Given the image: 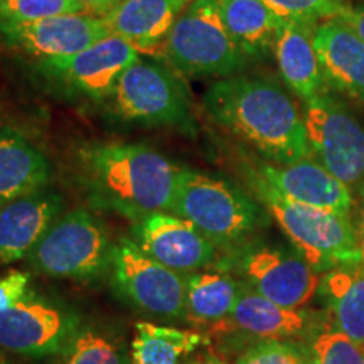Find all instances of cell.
<instances>
[{"label":"cell","instance_id":"ba28073f","mask_svg":"<svg viewBox=\"0 0 364 364\" xmlns=\"http://www.w3.org/2000/svg\"><path fill=\"white\" fill-rule=\"evenodd\" d=\"M110 270L113 287L132 306L161 317L188 316V275L152 260L132 238L113 248Z\"/></svg>","mask_w":364,"mask_h":364},{"label":"cell","instance_id":"ac0fdd59","mask_svg":"<svg viewBox=\"0 0 364 364\" xmlns=\"http://www.w3.org/2000/svg\"><path fill=\"white\" fill-rule=\"evenodd\" d=\"M314 22L282 21L275 38V58L284 81L304 102L327 91L314 48Z\"/></svg>","mask_w":364,"mask_h":364},{"label":"cell","instance_id":"6da1fadb","mask_svg":"<svg viewBox=\"0 0 364 364\" xmlns=\"http://www.w3.org/2000/svg\"><path fill=\"white\" fill-rule=\"evenodd\" d=\"M203 103L213 120L272 164L312 157L304 115L289 93L270 80L226 76L209 86Z\"/></svg>","mask_w":364,"mask_h":364},{"label":"cell","instance_id":"4dcf8cb0","mask_svg":"<svg viewBox=\"0 0 364 364\" xmlns=\"http://www.w3.org/2000/svg\"><path fill=\"white\" fill-rule=\"evenodd\" d=\"M31 275L14 270L0 277V312L7 311L27 297Z\"/></svg>","mask_w":364,"mask_h":364},{"label":"cell","instance_id":"4316f807","mask_svg":"<svg viewBox=\"0 0 364 364\" xmlns=\"http://www.w3.org/2000/svg\"><path fill=\"white\" fill-rule=\"evenodd\" d=\"M81 12L86 9L80 0H0V26Z\"/></svg>","mask_w":364,"mask_h":364},{"label":"cell","instance_id":"44dd1931","mask_svg":"<svg viewBox=\"0 0 364 364\" xmlns=\"http://www.w3.org/2000/svg\"><path fill=\"white\" fill-rule=\"evenodd\" d=\"M220 326L223 329L243 331L267 341H279L300 334L306 329L307 321L302 312L285 309L255 290L243 289L231 316L220 322Z\"/></svg>","mask_w":364,"mask_h":364},{"label":"cell","instance_id":"cb8c5ba5","mask_svg":"<svg viewBox=\"0 0 364 364\" xmlns=\"http://www.w3.org/2000/svg\"><path fill=\"white\" fill-rule=\"evenodd\" d=\"M243 287L223 272L188 275V316L199 324H220L231 316Z\"/></svg>","mask_w":364,"mask_h":364},{"label":"cell","instance_id":"836d02e7","mask_svg":"<svg viewBox=\"0 0 364 364\" xmlns=\"http://www.w3.org/2000/svg\"><path fill=\"white\" fill-rule=\"evenodd\" d=\"M361 238H363V250H364V204L361 211Z\"/></svg>","mask_w":364,"mask_h":364},{"label":"cell","instance_id":"7402d4cb","mask_svg":"<svg viewBox=\"0 0 364 364\" xmlns=\"http://www.w3.org/2000/svg\"><path fill=\"white\" fill-rule=\"evenodd\" d=\"M228 33L247 58L265 56L275 46L282 19L263 0H218Z\"/></svg>","mask_w":364,"mask_h":364},{"label":"cell","instance_id":"ffe728a7","mask_svg":"<svg viewBox=\"0 0 364 364\" xmlns=\"http://www.w3.org/2000/svg\"><path fill=\"white\" fill-rule=\"evenodd\" d=\"M49 164L21 134L0 129V206L43 191Z\"/></svg>","mask_w":364,"mask_h":364},{"label":"cell","instance_id":"d6986e66","mask_svg":"<svg viewBox=\"0 0 364 364\" xmlns=\"http://www.w3.org/2000/svg\"><path fill=\"white\" fill-rule=\"evenodd\" d=\"M186 6L182 0H122L105 21L112 34L125 39L139 53H149L166 43Z\"/></svg>","mask_w":364,"mask_h":364},{"label":"cell","instance_id":"d4e9b609","mask_svg":"<svg viewBox=\"0 0 364 364\" xmlns=\"http://www.w3.org/2000/svg\"><path fill=\"white\" fill-rule=\"evenodd\" d=\"M201 343L203 336L196 331L139 322L132 343V361L134 364H179Z\"/></svg>","mask_w":364,"mask_h":364},{"label":"cell","instance_id":"9a60e30c","mask_svg":"<svg viewBox=\"0 0 364 364\" xmlns=\"http://www.w3.org/2000/svg\"><path fill=\"white\" fill-rule=\"evenodd\" d=\"M255 174L295 203L346 216L351 211V189L312 157L292 164H263Z\"/></svg>","mask_w":364,"mask_h":364},{"label":"cell","instance_id":"f546056e","mask_svg":"<svg viewBox=\"0 0 364 364\" xmlns=\"http://www.w3.org/2000/svg\"><path fill=\"white\" fill-rule=\"evenodd\" d=\"M236 364H304L292 346L280 341H263L250 348Z\"/></svg>","mask_w":364,"mask_h":364},{"label":"cell","instance_id":"2e32d148","mask_svg":"<svg viewBox=\"0 0 364 364\" xmlns=\"http://www.w3.org/2000/svg\"><path fill=\"white\" fill-rule=\"evenodd\" d=\"M63 206L61 196L44 189L0 206V265L29 257Z\"/></svg>","mask_w":364,"mask_h":364},{"label":"cell","instance_id":"4fadbf2b","mask_svg":"<svg viewBox=\"0 0 364 364\" xmlns=\"http://www.w3.org/2000/svg\"><path fill=\"white\" fill-rule=\"evenodd\" d=\"M132 240L152 260L184 275L208 267L216 257V245L174 213H156L136 221Z\"/></svg>","mask_w":364,"mask_h":364},{"label":"cell","instance_id":"30bf717a","mask_svg":"<svg viewBox=\"0 0 364 364\" xmlns=\"http://www.w3.org/2000/svg\"><path fill=\"white\" fill-rule=\"evenodd\" d=\"M139 54L125 39L112 34L71 56L41 59L39 70L76 93L103 100L110 97L122 73L140 59Z\"/></svg>","mask_w":364,"mask_h":364},{"label":"cell","instance_id":"7a4b0ae2","mask_svg":"<svg viewBox=\"0 0 364 364\" xmlns=\"http://www.w3.org/2000/svg\"><path fill=\"white\" fill-rule=\"evenodd\" d=\"M181 169L145 144L97 142L80 150V177L93 204L135 223L172 211Z\"/></svg>","mask_w":364,"mask_h":364},{"label":"cell","instance_id":"8992f818","mask_svg":"<svg viewBox=\"0 0 364 364\" xmlns=\"http://www.w3.org/2000/svg\"><path fill=\"white\" fill-rule=\"evenodd\" d=\"M215 245H231L253 231L258 209L228 182L189 167L181 169L172 211Z\"/></svg>","mask_w":364,"mask_h":364},{"label":"cell","instance_id":"5bb4252c","mask_svg":"<svg viewBox=\"0 0 364 364\" xmlns=\"http://www.w3.org/2000/svg\"><path fill=\"white\" fill-rule=\"evenodd\" d=\"M241 268L252 290L294 311L306 306L318 285L311 263L280 250H253L243 258Z\"/></svg>","mask_w":364,"mask_h":364},{"label":"cell","instance_id":"83f0119b","mask_svg":"<svg viewBox=\"0 0 364 364\" xmlns=\"http://www.w3.org/2000/svg\"><path fill=\"white\" fill-rule=\"evenodd\" d=\"M312 364H364V348L344 332L326 331L314 341Z\"/></svg>","mask_w":364,"mask_h":364},{"label":"cell","instance_id":"9c48e42d","mask_svg":"<svg viewBox=\"0 0 364 364\" xmlns=\"http://www.w3.org/2000/svg\"><path fill=\"white\" fill-rule=\"evenodd\" d=\"M312 156L348 188L364 181V129L344 103L322 93L304 102Z\"/></svg>","mask_w":364,"mask_h":364},{"label":"cell","instance_id":"5b68a950","mask_svg":"<svg viewBox=\"0 0 364 364\" xmlns=\"http://www.w3.org/2000/svg\"><path fill=\"white\" fill-rule=\"evenodd\" d=\"M113 248L97 218L73 209L53 223L27 258L43 275L90 280L110 270Z\"/></svg>","mask_w":364,"mask_h":364},{"label":"cell","instance_id":"52a82bcc","mask_svg":"<svg viewBox=\"0 0 364 364\" xmlns=\"http://www.w3.org/2000/svg\"><path fill=\"white\" fill-rule=\"evenodd\" d=\"M112 110L130 124L186 127L189 98L174 73L156 63L136 59L112 90Z\"/></svg>","mask_w":364,"mask_h":364},{"label":"cell","instance_id":"8fae6325","mask_svg":"<svg viewBox=\"0 0 364 364\" xmlns=\"http://www.w3.org/2000/svg\"><path fill=\"white\" fill-rule=\"evenodd\" d=\"M0 36L12 48L39 59L66 58L112 36L102 16L61 14L43 19L0 26Z\"/></svg>","mask_w":364,"mask_h":364},{"label":"cell","instance_id":"1f68e13d","mask_svg":"<svg viewBox=\"0 0 364 364\" xmlns=\"http://www.w3.org/2000/svg\"><path fill=\"white\" fill-rule=\"evenodd\" d=\"M339 19H343L346 24L353 27L356 33L364 39V4L359 7H348L343 9V12L339 14Z\"/></svg>","mask_w":364,"mask_h":364},{"label":"cell","instance_id":"e575fe53","mask_svg":"<svg viewBox=\"0 0 364 364\" xmlns=\"http://www.w3.org/2000/svg\"><path fill=\"white\" fill-rule=\"evenodd\" d=\"M0 364H9V361H7V359H6V358H4V356H2V354H0Z\"/></svg>","mask_w":364,"mask_h":364},{"label":"cell","instance_id":"484cf974","mask_svg":"<svg viewBox=\"0 0 364 364\" xmlns=\"http://www.w3.org/2000/svg\"><path fill=\"white\" fill-rule=\"evenodd\" d=\"M61 364H125V356L115 339L97 327H85L63 349Z\"/></svg>","mask_w":364,"mask_h":364},{"label":"cell","instance_id":"d590c367","mask_svg":"<svg viewBox=\"0 0 364 364\" xmlns=\"http://www.w3.org/2000/svg\"><path fill=\"white\" fill-rule=\"evenodd\" d=\"M184 4H191V2H196V0H182Z\"/></svg>","mask_w":364,"mask_h":364},{"label":"cell","instance_id":"3957f363","mask_svg":"<svg viewBox=\"0 0 364 364\" xmlns=\"http://www.w3.org/2000/svg\"><path fill=\"white\" fill-rule=\"evenodd\" d=\"M253 188L282 231L314 268H336L364 255L363 243L346 215L295 203L257 174H253Z\"/></svg>","mask_w":364,"mask_h":364},{"label":"cell","instance_id":"7c38bea8","mask_svg":"<svg viewBox=\"0 0 364 364\" xmlns=\"http://www.w3.org/2000/svg\"><path fill=\"white\" fill-rule=\"evenodd\" d=\"M78 329L73 314L27 295L0 312V348L22 356H51L63 353Z\"/></svg>","mask_w":364,"mask_h":364},{"label":"cell","instance_id":"603a6c76","mask_svg":"<svg viewBox=\"0 0 364 364\" xmlns=\"http://www.w3.org/2000/svg\"><path fill=\"white\" fill-rule=\"evenodd\" d=\"M336 329L364 348V255L336 267L326 279Z\"/></svg>","mask_w":364,"mask_h":364},{"label":"cell","instance_id":"f1b7e54d","mask_svg":"<svg viewBox=\"0 0 364 364\" xmlns=\"http://www.w3.org/2000/svg\"><path fill=\"white\" fill-rule=\"evenodd\" d=\"M282 21L318 22L339 17L346 7L341 0H263Z\"/></svg>","mask_w":364,"mask_h":364},{"label":"cell","instance_id":"e0dca14e","mask_svg":"<svg viewBox=\"0 0 364 364\" xmlns=\"http://www.w3.org/2000/svg\"><path fill=\"white\" fill-rule=\"evenodd\" d=\"M326 86L364 103V39L339 17L318 22L314 33Z\"/></svg>","mask_w":364,"mask_h":364},{"label":"cell","instance_id":"d6a6232c","mask_svg":"<svg viewBox=\"0 0 364 364\" xmlns=\"http://www.w3.org/2000/svg\"><path fill=\"white\" fill-rule=\"evenodd\" d=\"M80 2L85 6L86 12L105 17L113 7L117 6V4H120L122 0H80Z\"/></svg>","mask_w":364,"mask_h":364},{"label":"cell","instance_id":"277c9868","mask_svg":"<svg viewBox=\"0 0 364 364\" xmlns=\"http://www.w3.org/2000/svg\"><path fill=\"white\" fill-rule=\"evenodd\" d=\"M172 66L188 76H233L247 56L228 33L218 0H196L184 7L164 43Z\"/></svg>","mask_w":364,"mask_h":364}]
</instances>
